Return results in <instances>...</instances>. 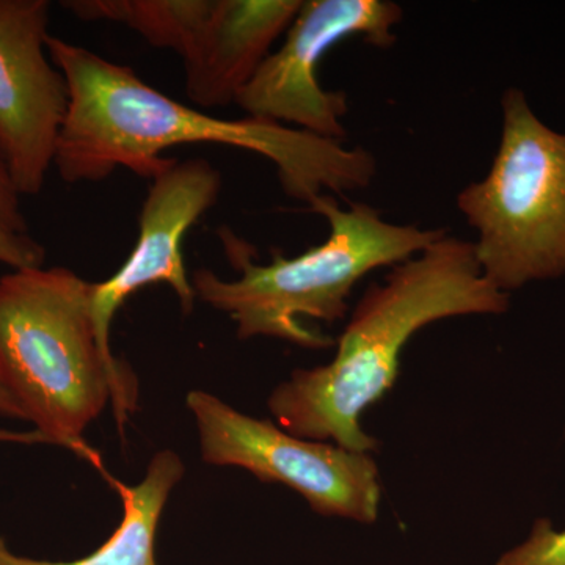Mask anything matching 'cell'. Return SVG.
Listing matches in <instances>:
<instances>
[{"instance_id": "obj_12", "label": "cell", "mask_w": 565, "mask_h": 565, "mask_svg": "<svg viewBox=\"0 0 565 565\" xmlns=\"http://www.w3.org/2000/svg\"><path fill=\"white\" fill-rule=\"evenodd\" d=\"M21 192L0 158V266L36 269L46 262V248L33 236L21 207Z\"/></svg>"}, {"instance_id": "obj_1", "label": "cell", "mask_w": 565, "mask_h": 565, "mask_svg": "<svg viewBox=\"0 0 565 565\" xmlns=\"http://www.w3.org/2000/svg\"><path fill=\"white\" fill-rule=\"evenodd\" d=\"M46 46L68 82V115L54 159L68 184L104 181L120 167L152 180L177 161L163 158V151L202 143L266 158L286 195L308 204L323 193L367 188L377 173V161L362 147L258 118H215L156 90L131 66L79 44L50 35Z\"/></svg>"}, {"instance_id": "obj_8", "label": "cell", "mask_w": 565, "mask_h": 565, "mask_svg": "<svg viewBox=\"0 0 565 565\" xmlns=\"http://www.w3.org/2000/svg\"><path fill=\"white\" fill-rule=\"evenodd\" d=\"M51 2L0 0V158L22 196L43 191L70 107L47 52Z\"/></svg>"}, {"instance_id": "obj_5", "label": "cell", "mask_w": 565, "mask_h": 565, "mask_svg": "<svg viewBox=\"0 0 565 565\" xmlns=\"http://www.w3.org/2000/svg\"><path fill=\"white\" fill-rule=\"evenodd\" d=\"M478 232L476 262L505 294L565 275V132L550 128L525 93L501 96V136L489 172L457 195Z\"/></svg>"}, {"instance_id": "obj_11", "label": "cell", "mask_w": 565, "mask_h": 565, "mask_svg": "<svg viewBox=\"0 0 565 565\" xmlns=\"http://www.w3.org/2000/svg\"><path fill=\"white\" fill-rule=\"evenodd\" d=\"M180 456L163 449L152 457L139 484L126 486L111 479L120 494V525L92 555L70 563L33 559L14 553L0 534V565H158L156 533L170 493L184 476Z\"/></svg>"}, {"instance_id": "obj_14", "label": "cell", "mask_w": 565, "mask_h": 565, "mask_svg": "<svg viewBox=\"0 0 565 565\" xmlns=\"http://www.w3.org/2000/svg\"><path fill=\"white\" fill-rule=\"evenodd\" d=\"M0 415L10 416V418L24 419L20 405L17 401L11 397V394L7 392L6 386L0 382Z\"/></svg>"}, {"instance_id": "obj_7", "label": "cell", "mask_w": 565, "mask_h": 565, "mask_svg": "<svg viewBox=\"0 0 565 565\" xmlns=\"http://www.w3.org/2000/svg\"><path fill=\"white\" fill-rule=\"evenodd\" d=\"M404 11L392 0H303L285 41L237 96L247 117L296 126L322 139H345L348 96L330 92L318 77L323 55L341 41L362 36L392 47Z\"/></svg>"}, {"instance_id": "obj_3", "label": "cell", "mask_w": 565, "mask_h": 565, "mask_svg": "<svg viewBox=\"0 0 565 565\" xmlns=\"http://www.w3.org/2000/svg\"><path fill=\"white\" fill-rule=\"evenodd\" d=\"M92 286L66 267L0 278V382L44 440L102 465L81 435L110 401L122 426L136 411L137 382L99 343Z\"/></svg>"}, {"instance_id": "obj_13", "label": "cell", "mask_w": 565, "mask_h": 565, "mask_svg": "<svg viewBox=\"0 0 565 565\" xmlns=\"http://www.w3.org/2000/svg\"><path fill=\"white\" fill-rule=\"evenodd\" d=\"M494 565H565V530H556L548 519L535 520L525 541Z\"/></svg>"}, {"instance_id": "obj_4", "label": "cell", "mask_w": 565, "mask_h": 565, "mask_svg": "<svg viewBox=\"0 0 565 565\" xmlns=\"http://www.w3.org/2000/svg\"><path fill=\"white\" fill-rule=\"evenodd\" d=\"M308 206L329 223V237L322 244L292 258L273 248L270 263L258 264L253 245L221 226L223 252L241 277L222 280L204 267L193 273L196 299L228 315L241 340L269 337L305 349L332 348V338L303 326V319L341 321L349 296L363 277L414 258L446 234L386 222L371 204L340 206L330 193Z\"/></svg>"}, {"instance_id": "obj_6", "label": "cell", "mask_w": 565, "mask_h": 565, "mask_svg": "<svg viewBox=\"0 0 565 565\" xmlns=\"http://www.w3.org/2000/svg\"><path fill=\"white\" fill-rule=\"evenodd\" d=\"M185 404L199 429L204 462L243 468L266 484L289 487L321 515L364 525L377 520L381 478L367 452L297 437L203 390H192Z\"/></svg>"}, {"instance_id": "obj_10", "label": "cell", "mask_w": 565, "mask_h": 565, "mask_svg": "<svg viewBox=\"0 0 565 565\" xmlns=\"http://www.w3.org/2000/svg\"><path fill=\"white\" fill-rule=\"evenodd\" d=\"M303 0H211L180 57L185 93L199 109L236 103Z\"/></svg>"}, {"instance_id": "obj_2", "label": "cell", "mask_w": 565, "mask_h": 565, "mask_svg": "<svg viewBox=\"0 0 565 565\" xmlns=\"http://www.w3.org/2000/svg\"><path fill=\"white\" fill-rule=\"evenodd\" d=\"M508 308L509 294L482 275L473 243L445 234L367 288L332 362L294 371L275 386L269 411L286 433L370 455L379 444L360 416L393 388L412 337L441 319L503 315Z\"/></svg>"}, {"instance_id": "obj_9", "label": "cell", "mask_w": 565, "mask_h": 565, "mask_svg": "<svg viewBox=\"0 0 565 565\" xmlns=\"http://www.w3.org/2000/svg\"><path fill=\"white\" fill-rule=\"evenodd\" d=\"M222 174L204 159L174 161L151 180L141 204L139 236L120 269L92 286V315L104 351L111 352L110 330L122 303L151 285H169L182 311L191 313L195 291L189 280L182 243L189 230L217 203Z\"/></svg>"}]
</instances>
